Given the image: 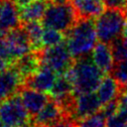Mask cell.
I'll use <instances>...</instances> for the list:
<instances>
[{
    "mask_svg": "<svg viewBox=\"0 0 127 127\" xmlns=\"http://www.w3.org/2000/svg\"><path fill=\"white\" fill-rule=\"evenodd\" d=\"M64 74L71 81L75 94L95 91L105 75L88 55L74 59L73 64Z\"/></svg>",
    "mask_w": 127,
    "mask_h": 127,
    "instance_id": "cell-1",
    "label": "cell"
},
{
    "mask_svg": "<svg viewBox=\"0 0 127 127\" xmlns=\"http://www.w3.org/2000/svg\"><path fill=\"white\" fill-rule=\"evenodd\" d=\"M97 39L95 25L91 18H79L66 32V45L73 59L89 55Z\"/></svg>",
    "mask_w": 127,
    "mask_h": 127,
    "instance_id": "cell-2",
    "label": "cell"
},
{
    "mask_svg": "<svg viewBox=\"0 0 127 127\" xmlns=\"http://www.w3.org/2000/svg\"><path fill=\"white\" fill-rule=\"evenodd\" d=\"M126 12L107 8L94 21L97 38L100 42L111 45L119 39L126 21Z\"/></svg>",
    "mask_w": 127,
    "mask_h": 127,
    "instance_id": "cell-3",
    "label": "cell"
},
{
    "mask_svg": "<svg viewBox=\"0 0 127 127\" xmlns=\"http://www.w3.org/2000/svg\"><path fill=\"white\" fill-rule=\"evenodd\" d=\"M78 15L70 1L49 4L43 18V24L47 28H53L66 33L77 22Z\"/></svg>",
    "mask_w": 127,
    "mask_h": 127,
    "instance_id": "cell-4",
    "label": "cell"
},
{
    "mask_svg": "<svg viewBox=\"0 0 127 127\" xmlns=\"http://www.w3.org/2000/svg\"><path fill=\"white\" fill-rule=\"evenodd\" d=\"M30 117L19 92L0 103V120L7 127H21L31 121Z\"/></svg>",
    "mask_w": 127,
    "mask_h": 127,
    "instance_id": "cell-5",
    "label": "cell"
},
{
    "mask_svg": "<svg viewBox=\"0 0 127 127\" xmlns=\"http://www.w3.org/2000/svg\"><path fill=\"white\" fill-rule=\"evenodd\" d=\"M42 64L50 66L58 74L64 73L74 63L66 42H63L57 46L45 48L41 52Z\"/></svg>",
    "mask_w": 127,
    "mask_h": 127,
    "instance_id": "cell-6",
    "label": "cell"
},
{
    "mask_svg": "<svg viewBox=\"0 0 127 127\" xmlns=\"http://www.w3.org/2000/svg\"><path fill=\"white\" fill-rule=\"evenodd\" d=\"M102 105L99 96L94 91L76 94L70 111V117L74 121H78L98 112Z\"/></svg>",
    "mask_w": 127,
    "mask_h": 127,
    "instance_id": "cell-7",
    "label": "cell"
},
{
    "mask_svg": "<svg viewBox=\"0 0 127 127\" xmlns=\"http://www.w3.org/2000/svg\"><path fill=\"white\" fill-rule=\"evenodd\" d=\"M4 39L15 62L17 59L23 57L24 55L32 51L29 36L23 25L11 30L6 36H4Z\"/></svg>",
    "mask_w": 127,
    "mask_h": 127,
    "instance_id": "cell-8",
    "label": "cell"
},
{
    "mask_svg": "<svg viewBox=\"0 0 127 127\" xmlns=\"http://www.w3.org/2000/svg\"><path fill=\"white\" fill-rule=\"evenodd\" d=\"M23 85L24 78L14 65L0 71V103L19 92Z\"/></svg>",
    "mask_w": 127,
    "mask_h": 127,
    "instance_id": "cell-9",
    "label": "cell"
},
{
    "mask_svg": "<svg viewBox=\"0 0 127 127\" xmlns=\"http://www.w3.org/2000/svg\"><path fill=\"white\" fill-rule=\"evenodd\" d=\"M66 116L68 115L63 106L57 100L51 97V99L42 108V110L34 117H32V122L38 127H49Z\"/></svg>",
    "mask_w": 127,
    "mask_h": 127,
    "instance_id": "cell-10",
    "label": "cell"
},
{
    "mask_svg": "<svg viewBox=\"0 0 127 127\" xmlns=\"http://www.w3.org/2000/svg\"><path fill=\"white\" fill-rule=\"evenodd\" d=\"M57 79V72L50 66L42 64L41 67L32 75L24 80V86L30 87L39 91L48 92L53 87Z\"/></svg>",
    "mask_w": 127,
    "mask_h": 127,
    "instance_id": "cell-11",
    "label": "cell"
},
{
    "mask_svg": "<svg viewBox=\"0 0 127 127\" xmlns=\"http://www.w3.org/2000/svg\"><path fill=\"white\" fill-rule=\"evenodd\" d=\"M19 93L21 95L24 106L26 107L31 117H34L36 114H38L51 99L50 94L30 87H26L24 85L20 89Z\"/></svg>",
    "mask_w": 127,
    "mask_h": 127,
    "instance_id": "cell-12",
    "label": "cell"
},
{
    "mask_svg": "<svg viewBox=\"0 0 127 127\" xmlns=\"http://www.w3.org/2000/svg\"><path fill=\"white\" fill-rule=\"evenodd\" d=\"M19 9L14 0H4L0 14V38L6 36L11 30L20 25Z\"/></svg>",
    "mask_w": 127,
    "mask_h": 127,
    "instance_id": "cell-13",
    "label": "cell"
},
{
    "mask_svg": "<svg viewBox=\"0 0 127 127\" xmlns=\"http://www.w3.org/2000/svg\"><path fill=\"white\" fill-rule=\"evenodd\" d=\"M91 59L104 74L111 73L115 64L111 45L102 42L96 44L91 52Z\"/></svg>",
    "mask_w": 127,
    "mask_h": 127,
    "instance_id": "cell-14",
    "label": "cell"
},
{
    "mask_svg": "<svg viewBox=\"0 0 127 127\" xmlns=\"http://www.w3.org/2000/svg\"><path fill=\"white\" fill-rule=\"evenodd\" d=\"M42 64H43L40 52L32 51V53L30 52L24 55L23 57L17 59L13 65L19 70V72L25 80L27 77L34 74L41 67Z\"/></svg>",
    "mask_w": 127,
    "mask_h": 127,
    "instance_id": "cell-15",
    "label": "cell"
},
{
    "mask_svg": "<svg viewBox=\"0 0 127 127\" xmlns=\"http://www.w3.org/2000/svg\"><path fill=\"white\" fill-rule=\"evenodd\" d=\"M121 91L122 86L115 77L110 74H105L97 88V95L99 96L102 104H105L117 98Z\"/></svg>",
    "mask_w": 127,
    "mask_h": 127,
    "instance_id": "cell-16",
    "label": "cell"
},
{
    "mask_svg": "<svg viewBox=\"0 0 127 127\" xmlns=\"http://www.w3.org/2000/svg\"><path fill=\"white\" fill-rule=\"evenodd\" d=\"M49 6L48 0H34L27 6L19 9L21 23H29L33 21L43 20L46 10Z\"/></svg>",
    "mask_w": 127,
    "mask_h": 127,
    "instance_id": "cell-17",
    "label": "cell"
},
{
    "mask_svg": "<svg viewBox=\"0 0 127 127\" xmlns=\"http://www.w3.org/2000/svg\"><path fill=\"white\" fill-rule=\"evenodd\" d=\"M78 18H95L104 11L102 0H70Z\"/></svg>",
    "mask_w": 127,
    "mask_h": 127,
    "instance_id": "cell-18",
    "label": "cell"
},
{
    "mask_svg": "<svg viewBox=\"0 0 127 127\" xmlns=\"http://www.w3.org/2000/svg\"><path fill=\"white\" fill-rule=\"evenodd\" d=\"M23 27L25 28L30 42L32 46V51L34 52H41L43 48L42 44V38L44 34V24L40 23L39 21H33L29 23L23 24Z\"/></svg>",
    "mask_w": 127,
    "mask_h": 127,
    "instance_id": "cell-19",
    "label": "cell"
},
{
    "mask_svg": "<svg viewBox=\"0 0 127 127\" xmlns=\"http://www.w3.org/2000/svg\"><path fill=\"white\" fill-rule=\"evenodd\" d=\"M64 40V32H61L59 30L53 29V28H47L44 30L43 38H42V44L43 48H50L53 46H57L61 43H63Z\"/></svg>",
    "mask_w": 127,
    "mask_h": 127,
    "instance_id": "cell-20",
    "label": "cell"
},
{
    "mask_svg": "<svg viewBox=\"0 0 127 127\" xmlns=\"http://www.w3.org/2000/svg\"><path fill=\"white\" fill-rule=\"evenodd\" d=\"M106 116L102 111H98L92 115L84 117L76 121V127H106Z\"/></svg>",
    "mask_w": 127,
    "mask_h": 127,
    "instance_id": "cell-21",
    "label": "cell"
},
{
    "mask_svg": "<svg viewBox=\"0 0 127 127\" xmlns=\"http://www.w3.org/2000/svg\"><path fill=\"white\" fill-rule=\"evenodd\" d=\"M113 57L115 63L127 60V38L123 37V39H117L111 44Z\"/></svg>",
    "mask_w": 127,
    "mask_h": 127,
    "instance_id": "cell-22",
    "label": "cell"
},
{
    "mask_svg": "<svg viewBox=\"0 0 127 127\" xmlns=\"http://www.w3.org/2000/svg\"><path fill=\"white\" fill-rule=\"evenodd\" d=\"M111 74L123 87L127 84V60H123L114 64Z\"/></svg>",
    "mask_w": 127,
    "mask_h": 127,
    "instance_id": "cell-23",
    "label": "cell"
},
{
    "mask_svg": "<svg viewBox=\"0 0 127 127\" xmlns=\"http://www.w3.org/2000/svg\"><path fill=\"white\" fill-rule=\"evenodd\" d=\"M127 119L121 116L118 112H116L114 115L107 118L106 127H125Z\"/></svg>",
    "mask_w": 127,
    "mask_h": 127,
    "instance_id": "cell-24",
    "label": "cell"
},
{
    "mask_svg": "<svg viewBox=\"0 0 127 127\" xmlns=\"http://www.w3.org/2000/svg\"><path fill=\"white\" fill-rule=\"evenodd\" d=\"M118 99V113L127 119V92L122 90L117 97Z\"/></svg>",
    "mask_w": 127,
    "mask_h": 127,
    "instance_id": "cell-25",
    "label": "cell"
},
{
    "mask_svg": "<svg viewBox=\"0 0 127 127\" xmlns=\"http://www.w3.org/2000/svg\"><path fill=\"white\" fill-rule=\"evenodd\" d=\"M101 111L106 116V118L114 115L118 111V99L115 98V99L103 104V107H102Z\"/></svg>",
    "mask_w": 127,
    "mask_h": 127,
    "instance_id": "cell-26",
    "label": "cell"
},
{
    "mask_svg": "<svg viewBox=\"0 0 127 127\" xmlns=\"http://www.w3.org/2000/svg\"><path fill=\"white\" fill-rule=\"evenodd\" d=\"M104 4L107 8L121 10L127 14V0H104Z\"/></svg>",
    "mask_w": 127,
    "mask_h": 127,
    "instance_id": "cell-27",
    "label": "cell"
},
{
    "mask_svg": "<svg viewBox=\"0 0 127 127\" xmlns=\"http://www.w3.org/2000/svg\"><path fill=\"white\" fill-rule=\"evenodd\" d=\"M75 123H76V121H74L71 117L66 116V117L63 118L62 120H60L59 122H57L49 127H76Z\"/></svg>",
    "mask_w": 127,
    "mask_h": 127,
    "instance_id": "cell-28",
    "label": "cell"
},
{
    "mask_svg": "<svg viewBox=\"0 0 127 127\" xmlns=\"http://www.w3.org/2000/svg\"><path fill=\"white\" fill-rule=\"evenodd\" d=\"M14 1H15L16 5H17L18 9H20V8H23V7L27 6L28 4H30V3L33 2L34 0H14Z\"/></svg>",
    "mask_w": 127,
    "mask_h": 127,
    "instance_id": "cell-29",
    "label": "cell"
},
{
    "mask_svg": "<svg viewBox=\"0 0 127 127\" xmlns=\"http://www.w3.org/2000/svg\"><path fill=\"white\" fill-rule=\"evenodd\" d=\"M122 36L123 37H126L127 38V19L125 21V24H124V27H123V31H122Z\"/></svg>",
    "mask_w": 127,
    "mask_h": 127,
    "instance_id": "cell-30",
    "label": "cell"
},
{
    "mask_svg": "<svg viewBox=\"0 0 127 127\" xmlns=\"http://www.w3.org/2000/svg\"><path fill=\"white\" fill-rule=\"evenodd\" d=\"M21 127H38V126H36V125L32 122V120H31L30 122H28V123L24 124V125H23V126H21Z\"/></svg>",
    "mask_w": 127,
    "mask_h": 127,
    "instance_id": "cell-31",
    "label": "cell"
},
{
    "mask_svg": "<svg viewBox=\"0 0 127 127\" xmlns=\"http://www.w3.org/2000/svg\"><path fill=\"white\" fill-rule=\"evenodd\" d=\"M3 1H4V0H0V14H1V11H2V7H3Z\"/></svg>",
    "mask_w": 127,
    "mask_h": 127,
    "instance_id": "cell-32",
    "label": "cell"
},
{
    "mask_svg": "<svg viewBox=\"0 0 127 127\" xmlns=\"http://www.w3.org/2000/svg\"><path fill=\"white\" fill-rule=\"evenodd\" d=\"M0 127H7V126H6V125H5V124L0 120Z\"/></svg>",
    "mask_w": 127,
    "mask_h": 127,
    "instance_id": "cell-33",
    "label": "cell"
},
{
    "mask_svg": "<svg viewBox=\"0 0 127 127\" xmlns=\"http://www.w3.org/2000/svg\"><path fill=\"white\" fill-rule=\"evenodd\" d=\"M122 90H124V91H126V92H127V84H126V85H124V86L122 87Z\"/></svg>",
    "mask_w": 127,
    "mask_h": 127,
    "instance_id": "cell-34",
    "label": "cell"
},
{
    "mask_svg": "<svg viewBox=\"0 0 127 127\" xmlns=\"http://www.w3.org/2000/svg\"><path fill=\"white\" fill-rule=\"evenodd\" d=\"M125 127H127V123H126V125H125Z\"/></svg>",
    "mask_w": 127,
    "mask_h": 127,
    "instance_id": "cell-35",
    "label": "cell"
},
{
    "mask_svg": "<svg viewBox=\"0 0 127 127\" xmlns=\"http://www.w3.org/2000/svg\"><path fill=\"white\" fill-rule=\"evenodd\" d=\"M48 1H52V0H48Z\"/></svg>",
    "mask_w": 127,
    "mask_h": 127,
    "instance_id": "cell-36",
    "label": "cell"
},
{
    "mask_svg": "<svg viewBox=\"0 0 127 127\" xmlns=\"http://www.w3.org/2000/svg\"><path fill=\"white\" fill-rule=\"evenodd\" d=\"M102 1H104V0H102Z\"/></svg>",
    "mask_w": 127,
    "mask_h": 127,
    "instance_id": "cell-37",
    "label": "cell"
}]
</instances>
